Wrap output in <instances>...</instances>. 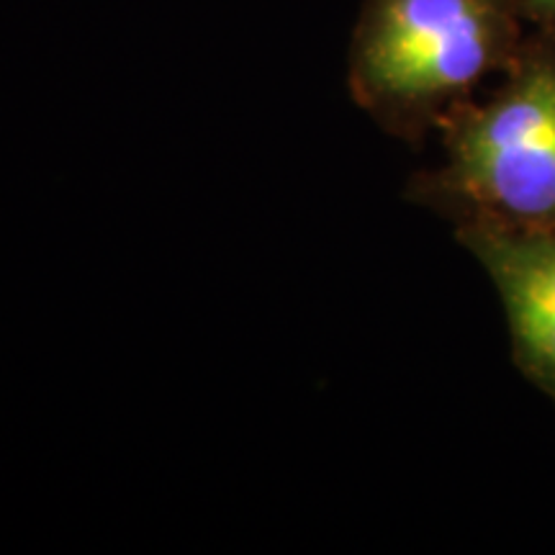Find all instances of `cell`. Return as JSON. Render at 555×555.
Masks as SVG:
<instances>
[{"mask_svg":"<svg viewBox=\"0 0 555 555\" xmlns=\"http://www.w3.org/2000/svg\"><path fill=\"white\" fill-rule=\"evenodd\" d=\"M504 0H367L350 57L356 99L388 124L422 121L506 52Z\"/></svg>","mask_w":555,"mask_h":555,"instance_id":"obj_1","label":"cell"},{"mask_svg":"<svg viewBox=\"0 0 555 555\" xmlns=\"http://www.w3.org/2000/svg\"><path fill=\"white\" fill-rule=\"evenodd\" d=\"M442 198L512 224L555 227V57L525 62L496 99L457 114L448 129Z\"/></svg>","mask_w":555,"mask_h":555,"instance_id":"obj_2","label":"cell"},{"mask_svg":"<svg viewBox=\"0 0 555 555\" xmlns=\"http://www.w3.org/2000/svg\"><path fill=\"white\" fill-rule=\"evenodd\" d=\"M461 240L496 283L519 363L555 399V232L483 217Z\"/></svg>","mask_w":555,"mask_h":555,"instance_id":"obj_3","label":"cell"},{"mask_svg":"<svg viewBox=\"0 0 555 555\" xmlns=\"http://www.w3.org/2000/svg\"><path fill=\"white\" fill-rule=\"evenodd\" d=\"M527 5L535 13H540V16L555 18V0H527Z\"/></svg>","mask_w":555,"mask_h":555,"instance_id":"obj_4","label":"cell"}]
</instances>
